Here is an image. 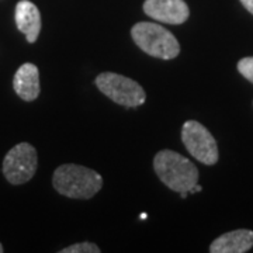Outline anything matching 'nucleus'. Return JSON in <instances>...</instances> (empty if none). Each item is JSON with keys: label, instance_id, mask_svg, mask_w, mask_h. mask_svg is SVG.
<instances>
[{"label": "nucleus", "instance_id": "f257e3e1", "mask_svg": "<svg viewBox=\"0 0 253 253\" xmlns=\"http://www.w3.org/2000/svg\"><path fill=\"white\" fill-rule=\"evenodd\" d=\"M52 184L62 196L87 200L99 193L103 186V177L93 169L68 163L55 170Z\"/></svg>", "mask_w": 253, "mask_h": 253}, {"label": "nucleus", "instance_id": "f03ea898", "mask_svg": "<svg viewBox=\"0 0 253 253\" xmlns=\"http://www.w3.org/2000/svg\"><path fill=\"white\" fill-rule=\"evenodd\" d=\"M155 172L163 184L173 191H189L199 181L196 165L170 149L158 152L154 159Z\"/></svg>", "mask_w": 253, "mask_h": 253}, {"label": "nucleus", "instance_id": "7ed1b4c3", "mask_svg": "<svg viewBox=\"0 0 253 253\" xmlns=\"http://www.w3.org/2000/svg\"><path fill=\"white\" fill-rule=\"evenodd\" d=\"M131 36L136 45L155 58L173 59L180 52L177 38L169 30L156 23H136L131 30Z\"/></svg>", "mask_w": 253, "mask_h": 253}, {"label": "nucleus", "instance_id": "20e7f679", "mask_svg": "<svg viewBox=\"0 0 253 253\" xmlns=\"http://www.w3.org/2000/svg\"><path fill=\"white\" fill-rule=\"evenodd\" d=\"M96 86L114 103L126 107H138L144 104L146 99L145 90L139 83L118 73H100L96 78Z\"/></svg>", "mask_w": 253, "mask_h": 253}, {"label": "nucleus", "instance_id": "39448f33", "mask_svg": "<svg viewBox=\"0 0 253 253\" xmlns=\"http://www.w3.org/2000/svg\"><path fill=\"white\" fill-rule=\"evenodd\" d=\"M38 166L37 151L33 145L23 142L10 149L3 161V174L11 184H23L33 179Z\"/></svg>", "mask_w": 253, "mask_h": 253}, {"label": "nucleus", "instance_id": "423d86ee", "mask_svg": "<svg viewBox=\"0 0 253 253\" xmlns=\"http://www.w3.org/2000/svg\"><path fill=\"white\" fill-rule=\"evenodd\" d=\"M181 141L197 161L204 165L217 163V141L203 124L197 121H186L181 128Z\"/></svg>", "mask_w": 253, "mask_h": 253}, {"label": "nucleus", "instance_id": "0eeeda50", "mask_svg": "<svg viewBox=\"0 0 253 253\" xmlns=\"http://www.w3.org/2000/svg\"><path fill=\"white\" fill-rule=\"evenodd\" d=\"M144 11L156 21L169 24H181L190 16L184 0H145Z\"/></svg>", "mask_w": 253, "mask_h": 253}, {"label": "nucleus", "instance_id": "6e6552de", "mask_svg": "<svg viewBox=\"0 0 253 253\" xmlns=\"http://www.w3.org/2000/svg\"><path fill=\"white\" fill-rule=\"evenodd\" d=\"M16 24L28 42H36L41 31V14L34 3L21 0L16 6Z\"/></svg>", "mask_w": 253, "mask_h": 253}, {"label": "nucleus", "instance_id": "1a4fd4ad", "mask_svg": "<svg viewBox=\"0 0 253 253\" xmlns=\"http://www.w3.org/2000/svg\"><path fill=\"white\" fill-rule=\"evenodd\" d=\"M13 87L24 101H34L40 96V72L34 63H24L18 68Z\"/></svg>", "mask_w": 253, "mask_h": 253}, {"label": "nucleus", "instance_id": "9d476101", "mask_svg": "<svg viewBox=\"0 0 253 253\" xmlns=\"http://www.w3.org/2000/svg\"><path fill=\"white\" fill-rule=\"evenodd\" d=\"M253 246V232L236 229L218 236L210 246L211 253H245Z\"/></svg>", "mask_w": 253, "mask_h": 253}, {"label": "nucleus", "instance_id": "9b49d317", "mask_svg": "<svg viewBox=\"0 0 253 253\" xmlns=\"http://www.w3.org/2000/svg\"><path fill=\"white\" fill-rule=\"evenodd\" d=\"M61 253H100L99 246L96 244H90V242H82V244H75L72 246H68Z\"/></svg>", "mask_w": 253, "mask_h": 253}, {"label": "nucleus", "instance_id": "f8f14e48", "mask_svg": "<svg viewBox=\"0 0 253 253\" xmlns=\"http://www.w3.org/2000/svg\"><path fill=\"white\" fill-rule=\"evenodd\" d=\"M238 71L245 79L253 83V56L244 58L238 62Z\"/></svg>", "mask_w": 253, "mask_h": 253}, {"label": "nucleus", "instance_id": "ddd939ff", "mask_svg": "<svg viewBox=\"0 0 253 253\" xmlns=\"http://www.w3.org/2000/svg\"><path fill=\"white\" fill-rule=\"evenodd\" d=\"M241 3L245 6V9L253 14V0H241Z\"/></svg>", "mask_w": 253, "mask_h": 253}, {"label": "nucleus", "instance_id": "4468645a", "mask_svg": "<svg viewBox=\"0 0 253 253\" xmlns=\"http://www.w3.org/2000/svg\"><path fill=\"white\" fill-rule=\"evenodd\" d=\"M201 190H203V187H201L200 184H194V186L189 190V193L194 194V193H199V191H201Z\"/></svg>", "mask_w": 253, "mask_h": 253}, {"label": "nucleus", "instance_id": "2eb2a0df", "mask_svg": "<svg viewBox=\"0 0 253 253\" xmlns=\"http://www.w3.org/2000/svg\"><path fill=\"white\" fill-rule=\"evenodd\" d=\"M179 194H180L181 199H186V197H187V194H189V191H180Z\"/></svg>", "mask_w": 253, "mask_h": 253}, {"label": "nucleus", "instance_id": "dca6fc26", "mask_svg": "<svg viewBox=\"0 0 253 253\" xmlns=\"http://www.w3.org/2000/svg\"><path fill=\"white\" fill-rule=\"evenodd\" d=\"M141 219H146V214H145V212H142V214H141Z\"/></svg>", "mask_w": 253, "mask_h": 253}, {"label": "nucleus", "instance_id": "f3484780", "mask_svg": "<svg viewBox=\"0 0 253 253\" xmlns=\"http://www.w3.org/2000/svg\"><path fill=\"white\" fill-rule=\"evenodd\" d=\"M3 252V246H1V244H0V253Z\"/></svg>", "mask_w": 253, "mask_h": 253}]
</instances>
